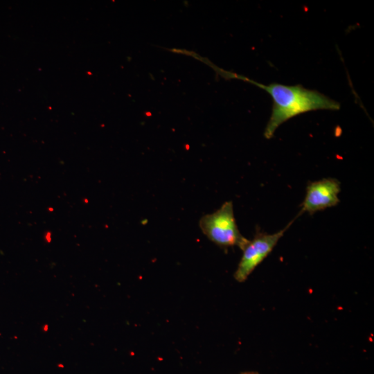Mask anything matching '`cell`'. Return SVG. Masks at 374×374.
Wrapping results in <instances>:
<instances>
[{"label": "cell", "instance_id": "cell-1", "mask_svg": "<svg viewBox=\"0 0 374 374\" xmlns=\"http://www.w3.org/2000/svg\"><path fill=\"white\" fill-rule=\"evenodd\" d=\"M226 78H236L248 82L264 89L272 98L271 116L264 132V136L273 137L276 130L285 121L301 114L315 110H338L340 104L323 93L306 89L302 85L287 86L278 83L263 84L243 75L216 67Z\"/></svg>", "mask_w": 374, "mask_h": 374}, {"label": "cell", "instance_id": "cell-4", "mask_svg": "<svg viewBox=\"0 0 374 374\" xmlns=\"http://www.w3.org/2000/svg\"><path fill=\"white\" fill-rule=\"evenodd\" d=\"M341 183L335 178H324L310 182L299 214L307 212L310 215L337 205L340 200Z\"/></svg>", "mask_w": 374, "mask_h": 374}, {"label": "cell", "instance_id": "cell-3", "mask_svg": "<svg viewBox=\"0 0 374 374\" xmlns=\"http://www.w3.org/2000/svg\"><path fill=\"white\" fill-rule=\"evenodd\" d=\"M293 222L291 221L283 229L272 234L256 231L254 238L249 240L242 249V258L233 275L238 282L242 283L247 279L256 267L271 252Z\"/></svg>", "mask_w": 374, "mask_h": 374}, {"label": "cell", "instance_id": "cell-5", "mask_svg": "<svg viewBox=\"0 0 374 374\" xmlns=\"http://www.w3.org/2000/svg\"><path fill=\"white\" fill-rule=\"evenodd\" d=\"M242 374H258L257 373H254V372H247V373H243Z\"/></svg>", "mask_w": 374, "mask_h": 374}, {"label": "cell", "instance_id": "cell-2", "mask_svg": "<svg viewBox=\"0 0 374 374\" xmlns=\"http://www.w3.org/2000/svg\"><path fill=\"white\" fill-rule=\"evenodd\" d=\"M199 226L211 242L222 248L237 246L242 250L249 242L238 228L231 201L225 202L215 212L203 215Z\"/></svg>", "mask_w": 374, "mask_h": 374}]
</instances>
